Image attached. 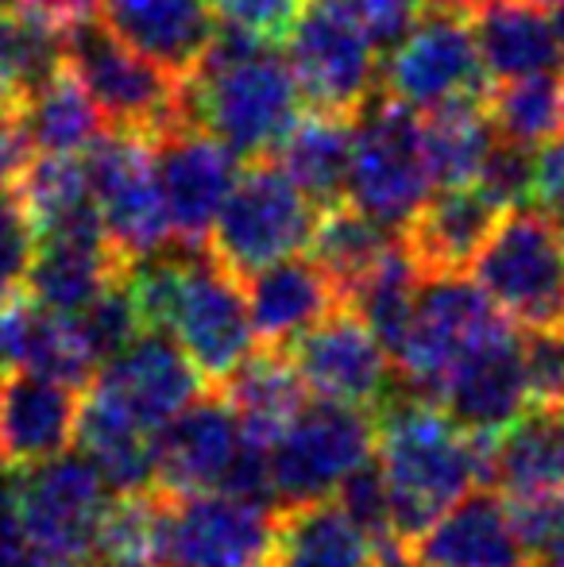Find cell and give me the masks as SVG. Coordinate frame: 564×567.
<instances>
[{
  "instance_id": "obj_1",
  "label": "cell",
  "mask_w": 564,
  "mask_h": 567,
  "mask_svg": "<svg viewBox=\"0 0 564 567\" xmlns=\"http://www.w3.org/2000/svg\"><path fill=\"white\" fill-rule=\"evenodd\" d=\"M143 329L166 332L205 382H221L252 348L248 298L209 247H163L124 270Z\"/></svg>"
},
{
  "instance_id": "obj_2",
  "label": "cell",
  "mask_w": 564,
  "mask_h": 567,
  "mask_svg": "<svg viewBox=\"0 0 564 567\" xmlns=\"http://www.w3.org/2000/svg\"><path fill=\"white\" fill-rule=\"evenodd\" d=\"M376 421V467L383 475L399 545L422 533L437 514L488 486V441L464 433L449 413L410 390L387 394Z\"/></svg>"
},
{
  "instance_id": "obj_3",
  "label": "cell",
  "mask_w": 564,
  "mask_h": 567,
  "mask_svg": "<svg viewBox=\"0 0 564 567\" xmlns=\"http://www.w3.org/2000/svg\"><path fill=\"white\" fill-rule=\"evenodd\" d=\"M178 109L186 124L217 135L236 158H271L301 116V93L290 62L271 43L217 23L197 66L178 78Z\"/></svg>"
},
{
  "instance_id": "obj_4",
  "label": "cell",
  "mask_w": 564,
  "mask_h": 567,
  "mask_svg": "<svg viewBox=\"0 0 564 567\" xmlns=\"http://www.w3.org/2000/svg\"><path fill=\"white\" fill-rule=\"evenodd\" d=\"M472 282L519 329H564V228L542 209H506L475 251Z\"/></svg>"
},
{
  "instance_id": "obj_5",
  "label": "cell",
  "mask_w": 564,
  "mask_h": 567,
  "mask_svg": "<svg viewBox=\"0 0 564 567\" xmlns=\"http://www.w3.org/2000/svg\"><path fill=\"white\" fill-rule=\"evenodd\" d=\"M352 127V158H348L345 202L356 205L376 225L399 231L425 205L429 178L422 151V120L418 109L394 101L391 93H371Z\"/></svg>"
},
{
  "instance_id": "obj_6",
  "label": "cell",
  "mask_w": 564,
  "mask_h": 567,
  "mask_svg": "<svg viewBox=\"0 0 564 567\" xmlns=\"http://www.w3.org/2000/svg\"><path fill=\"white\" fill-rule=\"evenodd\" d=\"M62 66L90 93L105 124L147 140L182 124L178 78L121 43L98 16L62 28Z\"/></svg>"
},
{
  "instance_id": "obj_7",
  "label": "cell",
  "mask_w": 564,
  "mask_h": 567,
  "mask_svg": "<svg viewBox=\"0 0 564 567\" xmlns=\"http://www.w3.org/2000/svg\"><path fill=\"white\" fill-rule=\"evenodd\" d=\"M275 509L228 491H155L151 567H259L271 560Z\"/></svg>"
},
{
  "instance_id": "obj_8",
  "label": "cell",
  "mask_w": 564,
  "mask_h": 567,
  "mask_svg": "<svg viewBox=\"0 0 564 567\" xmlns=\"http://www.w3.org/2000/svg\"><path fill=\"white\" fill-rule=\"evenodd\" d=\"M317 205L294 186L271 158H252L236 174L213 231L205 239L209 255L236 278H248L271 262L298 255L309 244Z\"/></svg>"
},
{
  "instance_id": "obj_9",
  "label": "cell",
  "mask_w": 564,
  "mask_h": 567,
  "mask_svg": "<svg viewBox=\"0 0 564 567\" xmlns=\"http://www.w3.org/2000/svg\"><path fill=\"white\" fill-rule=\"evenodd\" d=\"M376 452V413L314 398L286 421L267 449L275 509L332 498L337 486Z\"/></svg>"
},
{
  "instance_id": "obj_10",
  "label": "cell",
  "mask_w": 564,
  "mask_h": 567,
  "mask_svg": "<svg viewBox=\"0 0 564 567\" xmlns=\"http://www.w3.org/2000/svg\"><path fill=\"white\" fill-rule=\"evenodd\" d=\"M12 475V529L23 545L66 564H90L113 491L85 455H51Z\"/></svg>"
},
{
  "instance_id": "obj_11",
  "label": "cell",
  "mask_w": 564,
  "mask_h": 567,
  "mask_svg": "<svg viewBox=\"0 0 564 567\" xmlns=\"http://www.w3.org/2000/svg\"><path fill=\"white\" fill-rule=\"evenodd\" d=\"M488 82L491 78L475 51L468 8L460 4H425L407 35L387 47V59L379 62L383 93L418 113L449 101L488 97Z\"/></svg>"
},
{
  "instance_id": "obj_12",
  "label": "cell",
  "mask_w": 564,
  "mask_h": 567,
  "mask_svg": "<svg viewBox=\"0 0 564 567\" xmlns=\"http://www.w3.org/2000/svg\"><path fill=\"white\" fill-rule=\"evenodd\" d=\"M82 155L101 228L124 267L171 247L174 236L155 174V147L147 135L113 127L109 135L101 132Z\"/></svg>"
},
{
  "instance_id": "obj_13",
  "label": "cell",
  "mask_w": 564,
  "mask_h": 567,
  "mask_svg": "<svg viewBox=\"0 0 564 567\" xmlns=\"http://www.w3.org/2000/svg\"><path fill=\"white\" fill-rule=\"evenodd\" d=\"M301 105L356 120L379 82V47L340 0H309L286 35Z\"/></svg>"
},
{
  "instance_id": "obj_14",
  "label": "cell",
  "mask_w": 564,
  "mask_h": 567,
  "mask_svg": "<svg viewBox=\"0 0 564 567\" xmlns=\"http://www.w3.org/2000/svg\"><path fill=\"white\" fill-rule=\"evenodd\" d=\"M503 321H511V317L499 313L475 282H464L460 275L422 278L407 337L394 351L402 386L433 402L437 386L452 371V363Z\"/></svg>"
},
{
  "instance_id": "obj_15",
  "label": "cell",
  "mask_w": 564,
  "mask_h": 567,
  "mask_svg": "<svg viewBox=\"0 0 564 567\" xmlns=\"http://www.w3.org/2000/svg\"><path fill=\"white\" fill-rule=\"evenodd\" d=\"M151 147H155V174L174 244L205 247L213 220L240 174V158L217 135L186 120L155 135Z\"/></svg>"
},
{
  "instance_id": "obj_16",
  "label": "cell",
  "mask_w": 564,
  "mask_h": 567,
  "mask_svg": "<svg viewBox=\"0 0 564 567\" xmlns=\"http://www.w3.org/2000/svg\"><path fill=\"white\" fill-rule=\"evenodd\" d=\"M309 398L379 410L391 394V355L352 309H332L286 348Z\"/></svg>"
},
{
  "instance_id": "obj_17",
  "label": "cell",
  "mask_w": 564,
  "mask_h": 567,
  "mask_svg": "<svg viewBox=\"0 0 564 567\" xmlns=\"http://www.w3.org/2000/svg\"><path fill=\"white\" fill-rule=\"evenodd\" d=\"M433 402L457 421L464 433L495 436L519 413L530 410L526 351L514 321L491 329L480 343L464 351L437 386Z\"/></svg>"
},
{
  "instance_id": "obj_18",
  "label": "cell",
  "mask_w": 564,
  "mask_h": 567,
  "mask_svg": "<svg viewBox=\"0 0 564 567\" xmlns=\"http://www.w3.org/2000/svg\"><path fill=\"white\" fill-rule=\"evenodd\" d=\"M90 386L105 394L116 410L129 413L140 429L158 433L174 413L186 410L202 394L205 379L166 332L143 329L121 355L98 367Z\"/></svg>"
},
{
  "instance_id": "obj_19",
  "label": "cell",
  "mask_w": 564,
  "mask_h": 567,
  "mask_svg": "<svg viewBox=\"0 0 564 567\" xmlns=\"http://www.w3.org/2000/svg\"><path fill=\"white\" fill-rule=\"evenodd\" d=\"M244 452V433L221 390L197 394L155 433V491H225Z\"/></svg>"
},
{
  "instance_id": "obj_20",
  "label": "cell",
  "mask_w": 564,
  "mask_h": 567,
  "mask_svg": "<svg viewBox=\"0 0 564 567\" xmlns=\"http://www.w3.org/2000/svg\"><path fill=\"white\" fill-rule=\"evenodd\" d=\"M414 567H534L495 486H475L402 545Z\"/></svg>"
},
{
  "instance_id": "obj_21",
  "label": "cell",
  "mask_w": 564,
  "mask_h": 567,
  "mask_svg": "<svg viewBox=\"0 0 564 567\" xmlns=\"http://www.w3.org/2000/svg\"><path fill=\"white\" fill-rule=\"evenodd\" d=\"M82 386L39 371L0 374V460L8 467H31L66 452L78 433Z\"/></svg>"
},
{
  "instance_id": "obj_22",
  "label": "cell",
  "mask_w": 564,
  "mask_h": 567,
  "mask_svg": "<svg viewBox=\"0 0 564 567\" xmlns=\"http://www.w3.org/2000/svg\"><path fill=\"white\" fill-rule=\"evenodd\" d=\"M124 259L113 251L101 225L43 231L35 236V259H31L23 298L51 313H82L93 298L124 278Z\"/></svg>"
},
{
  "instance_id": "obj_23",
  "label": "cell",
  "mask_w": 564,
  "mask_h": 567,
  "mask_svg": "<svg viewBox=\"0 0 564 567\" xmlns=\"http://www.w3.org/2000/svg\"><path fill=\"white\" fill-rule=\"evenodd\" d=\"M101 23L171 78H186L217 35L209 0H98Z\"/></svg>"
},
{
  "instance_id": "obj_24",
  "label": "cell",
  "mask_w": 564,
  "mask_h": 567,
  "mask_svg": "<svg viewBox=\"0 0 564 567\" xmlns=\"http://www.w3.org/2000/svg\"><path fill=\"white\" fill-rule=\"evenodd\" d=\"M468 23L491 82L564 70V47L542 0H472Z\"/></svg>"
},
{
  "instance_id": "obj_25",
  "label": "cell",
  "mask_w": 564,
  "mask_h": 567,
  "mask_svg": "<svg viewBox=\"0 0 564 567\" xmlns=\"http://www.w3.org/2000/svg\"><path fill=\"white\" fill-rule=\"evenodd\" d=\"M503 213V205L475 182L441 186V194L425 197V205L402 228V244L410 247L425 278L464 275Z\"/></svg>"
},
{
  "instance_id": "obj_26",
  "label": "cell",
  "mask_w": 564,
  "mask_h": 567,
  "mask_svg": "<svg viewBox=\"0 0 564 567\" xmlns=\"http://www.w3.org/2000/svg\"><path fill=\"white\" fill-rule=\"evenodd\" d=\"M248 278L252 286L244 298H248L252 332L264 348H290L301 332L340 309V293L329 275L301 255H286Z\"/></svg>"
},
{
  "instance_id": "obj_27",
  "label": "cell",
  "mask_w": 564,
  "mask_h": 567,
  "mask_svg": "<svg viewBox=\"0 0 564 567\" xmlns=\"http://www.w3.org/2000/svg\"><path fill=\"white\" fill-rule=\"evenodd\" d=\"M221 398L233 405L240 433L252 449H271V441L286 429V421L301 410L306 386L294 371L286 348H252L225 379L217 382Z\"/></svg>"
},
{
  "instance_id": "obj_28",
  "label": "cell",
  "mask_w": 564,
  "mask_h": 567,
  "mask_svg": "<svg viewBox=\"0 0 564 567\" xmlns=\"http://www.w3.org/2000/svg\"><path fill=\"white\" fill-rule=\"evenodd\" d=\"M74 444L113 494L155 491V433L140 429L93 386L82 390Z\"/></svg>"
},
{
  "instance_id": "obj_29",
  "label": "cell",
  "mask_w": 564,
  "mask_h": 567,
  "mask_svg": "<svg viewBox=\"0 0 564 567\" xmlns=\"http://www.w3.org/2000/svg\"><path fill=\"white\" fill-rule=\"evenodd\" d=\"M376 540L345 514L332 498L275 509V567H368L376 560Z\"/></svg>"
},
{
  "instance_id": "obj_30",
  "label": "cell",
  "mask_w": 564,
  "mask_h": 567,
  "mask_svg": "<svg viewBox=\"0 0 564 567\" xmlns=\"http://www.w3.org/2000/svg\"><path fill=\"white\" fill-rule=\"evenodd\" d=\"M488 486L499 494H530L564 486V417L557 410H526L488 441Z\"/></svg>"
},
{
  "instance_id": "obj_31",
  "label": "cell",
  "mask_w": 564,
  "mask_h": 567,
  "mask_svg": "<svg viewBox=\"0 0 564 567\" xmlns=\"http://www.w3.org/2000/svg\"><path fill=\"white\" fill-rule=\"evenodd\" d=\"M283 174L317 205L345 202L348 158H352V120L329 113H301L275 147Z\"/></svg>"
},
{
  "instance_id": "obj_32",
  "label": "cell",
  "mask_w": 564,
  "mask_h": 567,
  "mask_svg": "<svg viewBox=\"0 0 564 567\" xmlns=\"http://www.w3.org/2000/svg\"><path fill=\"white\" fill-rule=\"evenodd\" d=\"M422 120V151L429 178L437 186H472L495 147V124L488 113V97H464L449 105L425 109Z\"/></svg>"
},
{
  "instance_id": "obj_33",
  "label": "cell",
  "mask_w": 564,
  "mask_h": 567,
  "mask_svg": "<svg viewBox=\"0 0 564 567\" xmlns=\"http://www.w3.org/2000/svg\"><path fill=\"white\" fill-rule=\"evenodd\" d=\"M8 324H12V363L28 371L51 374L70 386H90L98 374V359L85 348L74 317L51 313L35 301L16 298L8 306Z\"/></svg>"
},
{
  "instance_id": "obj_34",
  "label": "cell",
  "mask_w": 564,
  "mask_h": 567,
  "mask_svg": "<svg viewBox=\"0 0 564 567\" xmlns=\"http://www.w3.org/2000/svg\"><path fill=\"white\" fill-rule=\"evenodd\" d=\"M422 267L414 262L410 247L399 236L387 244V251L379 255V262L368 275L356 282V290L345 298V309H352L368 332L379 340V348L391 355L399 351L402 337H407L410 313H414V298L422 290Z\"/></svg>"
},
{
  "instance_id": "obj_35",
  "label": "cell",
  "mask_w": 564,
  "mask_h": 567,
  "mask_svg": "<svg viewBox=\"0 0 564 567\" xmlns=\"http://www.w3.org/2000/svg\"><path fill=\"white\" fill-rule=\"evenodd\" d=\"M23 124L35 143V151L47 155H82L101 132H105V120H101L98 105L90 101V93L74 82L66 66L54 70L47 82H39L35 90H28L20 101Z\"/></svg>"
},
{
  "instance_id": "obj_36",
  "label": "cell",
  "mask_w": 564,
  "mask_h": 567,
  "mask_svg": "<svg viewBox=\"0 0 564 567\" xmlns=\"http://www.w3.org/2000/svg\"><path fill=\"white\" fill-rule=\"evenodd\" d=\"M394 239L391 228L376 225L371 217H363L356 205L337 202L317 209L314 231H309V259L329 275V282L337 286L340 306L356 290L363 275L379 262V255L387 251V244Z\"/></svg>"
},
{
  "instance_id": "obj_37",
  "label": "cell",
  "mask_w": 564,
  "mask_h": 567,
  "mask_svg": "<svg viewBox=\"0 0 564 567\" xmlns=\"http://www.w3.org/2000/svg\"><path fill=\"white\" fill-rule=\"evenodd\" d=\"M488 113L499 140L534 151L553 132L564 127V82L561 74H530L514 82H499L488 93Z\"/></svg>"
},
{
  "instance_id": "obj_38",
  "label": "cell",
  "mask_w": 564,
  "mask_h": 567,
  "mask_svg": "<svg viewBox=\"0 0 564 567\" xmlns=\"http://www.w3.org/2000/svg\"><path fill=\"white\" fill-rule=\"evenodd\" d=\"M62 70V28L28 8H0V78L16 101Z\"/></svg>"
},
{
  "instance_id": "obj_39",
  "label": "cell",
  "mask_w": 564,
  "mask_h": 567,
  "mask_svg": "<svg viewBox=\"0 0 564 567\" xmlns=\"http://www.w3.org/2000/svg\"><path fill=\"white\" fill-rule=\"evenodd\" d=\"M511 525L534 567H564V486L503 494Z\"/></svg>"
},
{
  "instance_id": "obj_40",
  "label": "cell",
  "mask_w": 564,
  "mask_h": 567,
  "mask_svg": "<svg viewBox=\"0 0 564 567\" xmlns=\"http://www.w3.org/2000/svg\"><path fill=\"white\" fill-rule=\"evenodd\" d=\"M31 259H35V225L12 186H0V301L23 298Z\"/></svg>"
},
{
  "instance_id": "obj_41",
  "label": "cell",
  "mask_w": 564,
  "mask_h": 567,
  "mask_svg": "<svg viewBox=\"0 0 564 567\" xmlns=\"http://www.w3.org/2000/svg\"><path fill=\"white\" fill-rule=\"evenodd\" d=\"M526 390L530 410H564V329H526Z\"/></svg>"
},
{
  "instance_id": "obj_42",
  "label": "cell",
  "mask_w": 564,
  "mask_h": 567,
  "mask_svg": "<svg viewBox=\"0 0 564 567\" xmlns=\"http://www.w3.org/2000/svg\"><path fill=\"white\" fill-rule=\"evenodd\" d=\"M306 4L309 0H209L217 23L236 28L244 35L271 47L286 43V35L294 31V23H298Z\"/></svg>"
},
{
  "instance_id": "obj_43",
  "label": "cell",
  "mask_w": 564,
  "mask_h": 567,
  "mask_svg": "<svg viewBox=\"0 0 564 567\" xmlns=\"http://www.w3.org/2000/svg\"><path fill=\"white\" fill-rule=\"evenodd\" d=\"M530 166H534L530 147H519L511 140H495L475 186L488 189L503 209H514V205H522L530 197Z\"/></svg>"
},
{
  "instance_id": "obj_44",
  "label": "cell",
  "mask_w": 564,
  "mask_h": 567,
  "mask_svg": "<svg viewBox=\"0 0 564 567\" xmlns=\"http://www.w3.org/2000/svg\"><path fill=\"white\" fill-rule=\"evenodd\" d=\"M352 12V20L371 35L376 47H394L407 28L418 20L425 0H340Z\"/></svg>"
},
{
  "instance_id": "obj_45",
  "label": "cell",
  "mask_w": 564,
  "mask_h": 567,
  "mask_svg": "<svg viewBox=\"0 0 564 567\" xmlns=\"http://www.w3.org/2000/svg\"><path fill=\"white\" fill-rule=\"evenodd\" d=\"M534 166H530V197L534 205L564 228V132H553L537 143Z\"/></svg>"
},
{
  "instance_id": "obj_46",
  "label": "cell",
  "mask_w": 564,
  "mask_h": 567,
  "mask_svg": "<svg viewBox=\"0 0 564 567\" xmlns=\"http://www.w3.org/2000/svg\"><path fill=\"white\" fill-rule=\"evenodd\" d=\"M35 155L39 151L31 143L28 124H23L16 101L0 105V186H16V178L28 171V163Z\"/></svg>"
},
{
  "instance_id": "obj_47",
  "label": "cell",
  "mask_w": 564,
  "mask_h": 567,
  "mask_svg": "<svg viewBox=\"0 0 564 567\" xmlns=\"http://www.w3.org/2000/svg\"><path fill=\"white\" fill-rule=\"evenodd\" d=\"M0 8H28V12L43 16L59 28L98 16V0H0Z\"/></svg>"
},
{
  "instance_id": "obj_48",
  "label": "cell",
  "mask_w": 564,
  "mask_h": 567,
  "mask_svg": "<svg viewBox=\"0 0 564 567\" xmlns=\"http://www.w3.org/2000/svg\"><path fill=\"white\" fill-rule=\"evenodd\" d=\"M12 533V475H8V463L0 460V537Z\"/></svg>"
},
{
  "instance_id": "obj_49",
  "label": "cell",
  "mask_w": 564,
  "mask_h": 567,
  "mask_svg": "<svg viewBox=\"0 0 564 567\" xmlns=\"http://www.w3.org/2000/svg\"><path fill=\"white\" fill-rule=\"evenodd\" d=\"M8 306H12V301H0V374L12 367V324H8Z\"/></svg>"
},
{
  "instance_id": "obj_50",
  "label": "cell",
  "mask_w": 564,
  "mask_h": 567,
  "mask_svg": "<svg viewBox=\"0 0 564 567\" xmlns=\"http://www.w3.org/2000/svg\"><path fill=\"white\" fill-rule=\"evenodd\" d=\"M368 567H414V564L407 560L402 548H383V553H376V560H371Z\"/></svg>"
},
{
  "instance_id": "obj_51",
  "label": "cell",
  "mask_w": 564,
  "mask_h": 567,
  "mask_svg": "<svg viewBox=\"0 0 564 567\" xmlns=\"http://www.w3.org/2000/svg\"><path fill=\"white\" fill-rule=\"evenodd\" d=\"M82 567H151V564H140V560H90Z\"/></svg>"
},
{
  "instance_id": "obj_52",
  "label": "cell",
  "mask_w": 564,
  "mask_h": 567,
  "mask_svg": "<svg viewBox=\"0 0 564 567\" xmlns=\"http://www.w3.org/2000/svg\"><path fill=\"white\" fill-rule=\"evenodd\" d=\"M259 567H275V564H271V560H267V564H259Z\"/></svg>"
},
{
  "instance_id": "obj_53",
  "label": "cell",
  "mask_w": 564,
  "mask_h": 567,
  "mask_svg": "<svg viewBox=\"0 0 564 567\" xmlns=\"http://www.w3.org/2000/svg\"><path fill=\"white\" fill-rule=\"evenodd\" d=\"M561 82H564V74H561Z\"/></svg>"
},
{
  "instance_id": "obj_54",
  "label": "cell",
  "mask_w": 564,
  "mask_h": 567,
  "mask_svg": "<svg viewBox=\"0 0 564 567\" xmlns=\"http://www.w3.org/2000/svg\"><path fill=\"white\" fill-rule=\"evenodd\" d=\"M561 417H564V410H561Z\"/></svg>"
}]
</instances>
